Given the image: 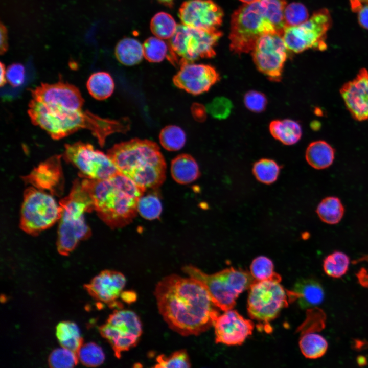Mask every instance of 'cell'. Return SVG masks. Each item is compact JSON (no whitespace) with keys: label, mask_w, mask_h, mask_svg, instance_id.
Returning a JSON list of instances; mask_svg holds the SVG:
<instances>
[{"label":"cell","mask_w":368,"mask_h":368,"mask_svg":"<svg viewBox=\"0 0 368 368\" xmlns=\"http://www.w3.org/2000/svg\"><path fill=\"white\" fill-rule=\"evenodd\" d=\"M281 280L256 281L251 284L247 299V312L259 321L262 329L271 331L269 323L276 318L289 302L287 290L280 284Z\"/></svg>","instance_id":"obj_9"},{"label":"cell","mask_w":368,"mask_h":368,"mask_svg":"<svg viewBox=\"0 0 368 368\" xmlns=\"http://www.w3.org/2000/svg\"><path fill=\"white\" fill-rule=\"evenodd\" d=\"M144 57L149 62L157 63L167 58L168 45L156 37L148 38L143 44Z\"/></svg>","instance_id":"obj_39"},{"label":"cell","mask_w":368,"mask_h":368,"mask_svg":"<svg viewBox=\"0 0 368 368\" xmlns=\"http://www.w3.org/2000/svg\"><path fill=\"white\" fill-rule=\"evenodd\" d=\"M274 33L277 32L265 15L259 0L245 4L232 15L230 49L238 54L249 53L253 50L262 36Z\"/></svg>","instance_id":"obj_7"},{"label":"cell","mask_w":368,"mask_h":368,"mask_svg":"<svg viewBox=\"0 0 368 368\" xmlns=\"http://www.w3.org/2000/svg\"><path fill=\"white\" fill-rule=\"evenodd\" d=\"M77 353L63 347L54 349L48 358L49 365L54 368L73 367L78 361Z\"/></svg>","instance_id":"obj_40"},{"label":"cell","mask_w":368,"mask_h":368,"mask_svg":"<svg viewBox=\"0 0 368 368\" xmlns=\"http://www.w3.org/2000/svg\"><path fill=\"white\" fill-rule=\"evenodd\" d=\"M265 15L274 27L277 33L283 34L285 23L284 10L287 5L285 0H259Z\"/></svg>","instance_id":"obj_32"},{"label":"cell","mask_w":368,"mask_h":368,"mask_svg":"<svg viewBox=\"0 0 368 368\" xmlns=\"http://www.w3.org/2000/svg\"><path fill=\"white\" fill-rule=\"evenodd\" d=\"M283 35L269 33L262 36L251 51L257 68L271 81H279L287 57Z\"/></svg>","instance_id":"obj_14"},{"label":"cell","mask_w":368,"mask_h":368,"mask_svg":"<svg viewBox=\"0 0 368 368\" xmlns=\"http://www.w3.org/2000/svg\"><path fill=\"white\" fill-rule=\"evenodd\" d=\"M305 157L307 163L312 167L316 169H324L332 164L334 159V150L325 141H314L308 146Z\"/></svg>","instance_id":"obj_25"},{"label":"cell","mask_w":368,"mask_h":368,"mask_svg":"<svg viewBox=\"0 0 368 368\" xmlns=\"http://www.w3.org/2000/svg\"><path fill=\"white\" fill-rule=\"evenodd\" d=\"M219 79V74L213 66L193 62L181 65L173 82L179 89L198 95L208 91Z\"/></svg>","instance_id":"obj_16"},{"label":"cell","mask_w":368,"mask_h":368,"mask_svg":"<svg viewBox=\"0 0 368 368\" xmlns=\"http://www.w3.org/2000/svg\"><path fill=\"white\" fill-rule=\"evenodd\" d=\"M1 53H5L8 49L7 32L6 28L3 24L1 25V39H0Z\"/></svg>","instance_id":"obj_48"},{"label":"cell","mask_w":368,"mask_h":368,"mask_svg":"<svg viewBox=\"0 0 368 368\" xmlns=\"http://www.w3.org/2000/svg\"><path fill=\"white\" fill-rule=\"evenodd\" d=\"M219 30L205 31L178 24L168 42L167 59L174 65L193 63L216 55L215 47L222 36Z\"/></svg>","instance_id":"obj_8"},{"label":"cell","mask_w":368,"mask_h":368,"mask_svg":"<svg viewBox=\"0 0 368 368\" xmlns=\"http://www.w3.org/2000/svg\"><path fill=\"white\" fill-rule=\"evenodd\" d=\"M62 156L86 178L103 180L119 173L107 154L96 150L89 143L79 141L65 144Z\"/></svg>","instance_id":"obj_13"},{"label":"cell","mask_w":368,"mask_h":368,"mask_svg":"<svg viewBox=\"0 0 368 368\" xmlns=\"http://www.w3.org/2000/svg\"><path fill=\"white\" fill-rule=\"evenodd\" d=\"M114 54L122 64L134 65L139 63L144 57L143 45L136 39L124 38L117 44Z\"/></svg>","instance_id":"obj_26"},{"label":"cell","mask_w":368,"mask_h":368,"mask_svg":"<svg viewBox=\"0 0 368 368\" xmlns=\"http://www.w3.org/2000/svg\"><path fill=\"white\" fill-rule=\"evenodd\" d=\"M81 181L94 211L111 228L123 227L136 216L139 201L146 191L124 175L119 172L103 180L86 178Z\"/></svg>","instance_id":"obj_3"},{"label":"cell","mask_w":368,"mask_h":368,"mask_svg":"<svg viewBox=\"0 0 368 368\" xmlns=\"http://www.w3.org/2000/svg\"><path fill=\"white\" fill-rule=\"evenodd\" d=\"M99 332L110 343L118 358L122 352L134 347L142 335V324L139 316L130 310L118 309L111 313Z\"/></svg>","instance_id":"obj_12"},{"label":"cell","mask_w":368,"mask_h":368,"mask_svg":"<svg viewBox=\"0 0 368 368\" xmlns=\"http://www.w3.org/2000/svg\"><path fill=\"white\" fill-rule=\"evenodd\" d=\"M244 103L249 110L260 113L263 111L266 107L267 100L262 93L255 90H249L244 96Z\"/></svg>","instance_id":"obj_44"},{"label":"cell","mask_w":368,"mask_h":368,"mask_svg":"<svg viewBox=\"0 0 368 368\" xmlns=\"http://www.w3.org/2000/svg\"><path fill=\"white\" fill-rule=\"evenodd\" d=\"M332 19L327 9L314 12L302 24L284 28L283 37L288 49L300 53L309 49L324 51L327 48V33Z\"/></svg>","instance_id":"obj_11"},{"label":"cell","mask_w":368,"mask_h":368,"mask_svg":"<svg viewBox=\"0 0 368 368\" xmlns=\"http://www.w3.org/2000/svg\"><path fill=\"white\" fill-rule=\"evenodd\" d=\"M240 1L245 3V4H249L253 2H255L256 1H257L258 0H240Z\"/></svg>","instance_id":"obj_54"},{"label":"cell","mask_w":368,"mask_h":368,"mask_svg":"<svg viewBox=\"0 0 368 368\" xmlns=\"http://www.w3.org/2000/svg\"><path fill=\"white\" fill-rule=\"evenodd\" d=\"M250 273L256 281L271 279L282 280L281 277L274 271L271 260L265 256H259L253 260L250 266Z\"/></svg>","instance_id":"obj_36"},{"label":"cell","mask_w":368,"mask_h":368,"mask_svg":"<svg viewBox=\"0 0 368 368\" xmlns=\"http://www.w3.org/2000/svg\"><path fill=\"white\" fill-rule=\"evenodd\" d=\"M159 3L169 8H172L174 5V0H156Z\"/></svg>","instance_id":"obj_53"},{"label":"cell","mask_w":368,"mask_h":368,"mask_svg":"<svg viewBox=\"0 0 368 368\" xmlns=\"http://www.w3.org/2000/svg\"><path fill=\"white\" fill-rule=\"evenodd\" d=\"M290 300H297L299 306L303 309L320 305L325 297V292L321 284L312 278H301L294 284L292 291H288Z\"/></svg>","instance_id":"obj_22"},{"label":"cell","mask_w":368,"mask_h":368,"mask_svg":"<svg viewBox=\"0 0 368 368\" xmlns=\"http://www.w3.org/2000/svg\"><path fill=\"white\" fill-rule=\"evenodd\" d=\"M160 314L169 327L182 336L198 335L214 326L219 315L204 286L176 274L167 275L154 290Z\"/></svg>","instance_id":"obj_1"},{"label":"cell","mask_w":368,"mask_h":368,"mask_svg":"<svg viewBox=\"0 0 368 368\" xmlns=\"http://www.w3.org/2000/svg\"><path fill=\"white\" fill-rule=\"evenodd\" d=\"M77 354L80 361L86 366H98L105 360V354L102 349L95 342L83 343L77 352Z\"/></svg>","instance_id":"obj_37"},{"label":"cell","mask_w":368,"mask_h":368,"mask_svg":"<svg viewBox=\"0 0 368 368\" xmlns=\"http://www.w3.org/2000/svg\"><path fill=\"white\" fill-rule=\"evenodd\" d=\"M350 258L346 254L335 251L328 255L324 260L323 269L328 276L339 278L348 270Z\"/></svg>","instance_id":"obj_33"},{"label":"cell","mask_w":368,"mask_h":368,"mask_svg":"<svg viewBox=\"0 0 368 368\" xmlns=\"http://www.w3.org/2000/svg\"><path fill=\"white\" fill-rule=\"evenodd\" d=\"M182 270L202 284L215 305L224 311L232 309L239 295L255 280L250 272L232 267L213 274L206 273L190 265L184 266Z\"/></svg>","instance_id":"obj_6"},{"label":"cell","mask_w":368,"mask_h":368,"mask_svg":"<svg viewBox=\"0 0 368 368\" xmlns=\"http://www.w3.org/2000/svg\"><path fill=\"white\" fill-rule=\"evenodd\" d=\"M358 13V19L360 25L368 29V4L362 6Z\"/></svg>","instance_id":"obj_47"},{"label":"cell","mask_w":368,"mask_h":368,"mask_svg":"<svg viewBox=\"0 0 368 368\" xmlns=\"http://www.w3.org/2000/svg\"><path fill=\"white\" fill-rule=\"evenodd\" d=\"M32 99L41 103L65 108L82 109L84 100L79 89L63 81L41 83L31 90Z\"/></svg>","instance_id":"obj_17"},{"label":"cell","mask_w":368,"mask_h":368,"mask_svg":"<svg viewBox=\"0 0 368 368\" xmlns=\"http://www.w3.org/2000/svg\"><path fill=\"white\" fill-rule=\"evenodd\" d=\"M349 2L354 12H358L363 5L368 4V0H349Z\"/></svg>","instance_id":"obj_50"},{"label":"cell","mask_w":368,"mask_h":368,"mask_svg":"<svg viewBox=\"0 0 368 368\" xmlns=\"http://www.w3.org/2000/svg\"><path fill=\"white\" fill-rule=\"evenodd\" d=\"M28 113L32 123L58 140L80 129L89 130L103 147L106 138L116 133H125L130 129L129 120L101 118L83 109L74 110L38 102L30 101Z\"/></svg>","instance_id":"obj_2"},{"label":"cell","mask_w":368,"mask_h":368,"mask_svg":"<svg viewBox=\"0 0 368 368\" xmlns=\"http://www.w3.org/2000/svg\"><path fill=\"white\" fill-rule=\"evenodd\" d=\"M344 209L340 200L334 196L323 199L316 208L320 219L329 224H336L342 219Z\"/></svg>","instance_id":"obj_30"},{"label":"cell","mask_w":368,"mask_h":368,"mask_svg":"<svg viewBox=\"0 0 368 368\" xmlns=\"http://www.w3.org/2000/svg\"><path fill=\"white\" fill-rule=\"evenodd\" d=\"M357 276L360 284L368 288V270L362 268L357 273Z\"/></svg>","instance_id":"obj_49"},{"label":"cell","mask_w":368,"mask_h":368,"mask_svg":"<svg viewBox=\"0 0 368 368\" xmlns=\"http://www.w3.org/2000/svg\"><path fill=\"white\" fill-rule=\"evenodd\" d=\"M144 194L138 202V213L147 220L157 219L162 212V205L159 197L155 193Z\"/></svg>","instance_id":"obj_38"},{"label":"cell","mask_w":368,"mask_h":368,"mask_svg":"<svg viewBox=\"0 0 368 368\" xmlns=\"http://www.w3.org/2000/svg\"><path fill=\"white\" fill-rule=\"evenodd\" d=\"M272 136L286 145L296 143L301 139L302 130L300 124L291 119L275 120L269 124Z\"/></svg>","instance_id":"obj_24"},{"label":"cell","mask_w":368,"mask_h":368,"mask_svg":"<svg viewBox=\"0 0 368 368\" xmlns=\"http://www.w3.org/2000/svg\"><path fill=\"white\" fill-rule=\"evenodd\" d=\"M57 248L58 252L66 256L80 241L89 238L90 229L86 223L84 214L94 210L92 199L81 180H74L68 195L59 201Z\"/></svg>","instance_id":"obj_5"},{"label":"cell","mask_w":368,"mask_h":368,"mask_svg":"<svg viewBox=\"0 0 368 368\" xmlns=\"http://www.w3.org/2000/svg\"><path fill=\"white\" fill-rule=\"evenodd\" d=\"M223 15L220 7L212 0H187L178 11L181 24L210 31L218 30Z\"/></svg>","instance_id":"obj_15"},{"label":"cell","mask_w":368,"mask_h":368,"mask_svg":"<svg viewBox=\"0 0 368 368\" xmlns=\"http://www.w3.org/2000/svg\"><path fill=\"white\" fill-rule=\"evenodd\" d=\"M206 108L202 105L194 103L192 107L194 117L199 121H203L206 118Z\"/></svg>","instance_id":"obj_46"},{"label":"cell","mask_w":368,"mask_h":368,"mask_svg":"<svg viewBox=\"0 0 368 368\" xmlns=\"http://www.w3.org/2000/svg\"><path fill=\"white\" fill-rule=\"evenodd\" d=\"M126 283L124 275L117 271L105 270L95 277L84 287L95 300L119 309L122 305L117 302Z\"/></svg>","instance_id":"obj_19"},{"label":"cell","mask_w":368,"mask_h":368,"mask_svg":"<svg viewBox=\"0 0 368 368\" xmlns=\"http://www.w3.org/2000/svg\"><path fill=\"white\" fill-rule=\"evenodd\" d=\"M161 145L167 150L175 151L185 145L186 136L183 130L176 125H168L163 128L159 135Z\"/></svg>","instance_id":"obj_34"},{"label":"cell","mask_w":368,"mask_h":368,"mask_svg":"<svg viewBox=\"0 0 368 368\" xmlns=\"http://www.w3.org/2000/svg\"><path fill=\"white\" fill-rule=\"evenodd\" d=\"M308 12L306 7L300 3H292L286 5L284 10L285 27L295 26L308 19Z\"/></svg>","instance_id":"obj_42"},{"label":"cell","mask_w":368,"mask_h":368,"mask_svg":"<svg viewBox=\"0 0 368 368\" xmlns=\"http://www.w3.org/2000/svg\"><path fill=\"white\" fill-rule=\"evenodd\" d=\"M107 154L120 173L145 191L158 188L165 180V160L153 141L133 139L114 145Z\"/></svg>","instance_id":"obj_4"},{"label":"cell","mask_w":368,"mask_h":368,"mask_svg":"<svg viewBox=\"0 0 368 368\" xmlns=\"http://www.w3.org/2000/svg\"><path fill=\"white\" fill-rule=\"evenodd\" d=\"M121 297L125 303H130L135 301L136 298V295L134 292L124 291L122 293Z\"/></svg>","instance_id":"obj_51"},{"label":"cell","mask_w":368,"mask_h":368,"mask_svg":"<svg viewBox=\"0 0 368 368\" xmlns=\"http://www.w3.org/2000/svg\"><path fill=\"white\" fill-rule=\"evenodd\" d=\"M280 167L274 160L262 158L254 164L252 172L260 182L267 185L274 182L279 175Z\"/></svg>","instance_id":"obj_35"},{"label":"cell","mask_w":368,"mask_h":368,"mask_svg":"<svg viewBox=\"0 0 368 368\" xmlns=\"http://www.w3.org/2000/svg\"><path fill=\"white\" fill-rule=\"evenodd\" d=\"M214 327L216 343L238 346L252 334L254 324L236 310L231 309L218 316Z\"/></svg>","instance_id":"obj_18"},{"label":"cell","mask_w":368,"mask_h":368,"mask_svg":"<svg viewBox=\"0 0 368 368\" xmlns=\"http://www.w3.org/2000/svg\"><path fill=\"white\" fill-rule=\"evenodd\" d=\"M7 81L13 87L21 85L25 81V69L20 63H13L6 70Z\"/></svg>","instance_id":"obj_45"},{"label":"cell","mask_w":368,"mask_h":368,"mask_svg":"<svg viewBox=\"0 0 368 368\" xmlns=\"http://www.w3.org/2000/svg\"><path fill=\"white\" fill-rule=\"evenodd\" d=\"M191 363L185 349L175 351L168 356L161 354L156 358V364L153 367H190Z\"/></svg>","instance_id":"obj_41"},{"label":"cell","mask_w":368,"mask_h":368,"mask_svg":"<svg viewBox=\"0 0 368 368\" xmlns=\"http://www.w3.org/2000/svg\"><path fill=\"white\" fill-rule=\"evenodd\" d=\"M6 70L5 65L3 63H1V86H3L7 82L6 77Z\"/></svg>","instance_id":"obj_52"},{"label":"cell","mask_w":368,"mask_h":368,"mask_svg":"<svg viewBox=\"0 0 368 368\" xmlns=\"http://www.w3.org/2000/svg\"><path fill=\"white\" fill-rule=\"evenodd\" d=\"M233 105L232 101L224 97L214 98L206 107V111L213 118L219 120L225 119L230 114Z\"/></svg>","instance_id":"obj_43"},{"label":"cell","mask_w":368,"mask_h":368,"mask_svg":"<svg viewBox=\"0 0 368 368\" xmlns=\"http://www.w3.org/2000/svg\"><path fill=\"white\" fill-rule=\"evenodd\" d=\"M340 94L353 117L358 121L368 120V71L360 70L356 77L346 83Z\"/></svg>","instance_id":"obj_20"},{"label":"cell","mask_w":368,"mask_h":368,"mask_svg":"<svg viewBox=\"0 0 368 368\" xmlns=\"http://www.w3.org/2000/svg\"><path fill=\"white\" fill-rule=\"evenodd\" d=\"M60 214V205L52 195L30 187L24 194L20 228L27 234L36 236L59 221Z\"/></svg>","instance_id":"obj_10"},{"label":"cell","mask_w":368,"mask_h":368,"mask_svg":"<svg viewBox=\"0 0 368 368\" xmlns=\"http://www.w3.org/2000/svg\"><path fill=\"white\" fill-rule=\"evenodd\" d=\"M326 339L314 333L303 335L299 341V347L303 355L307 358L315 359L324 356L328 349Z\"/></svg>","instance_id":"obj_29"},{"label":"cell","mask_w":368,"mask_h":368,"mask_svg":"<svg viewBox=\"0 0 368 368\" xmlns=\"http://www.w3.org/2000/svg\"><path fill=\"white\" fill-rule=\"evenodd\" d=\"M170 172L173 179L178 183H190L200 176L198 165L195 159L188 154H181L171 161Z\"/></svg>","instance_id":"obj_23"},{"label":"cell","mask_w":368,"mask_h":368,"mask_svg":"<svg viewBox=\"0 0 368 368\" xmlns=\"http://www.w3.org/2000/svg\"><path fill=\"white\" fill-rule=\"evenodd\" d=\"M177 25L173 17L165 12L155 14L150 21V30L153 34L162 39H170L174 34Z\"/></svg>","instance_id":"obj_31"},{"label":"cell","mask_w":368,"mask_h":368,"mask_svg":"<svg viewBox=\"0 0 368 368\" xmlns=\"http://www.w3.org/2000/svg\"><path fill=\"white\" fill-rule=\"evenodd\" d=\"M86 87L89 94L95 99L103 100L112 94L114 83L111 75L107 72H98L89 77Z\"/></svg>","instance_id":"obj_27"},{"label":"cell","mask_w":368,"mask_h":368,"mask_svg":"<svg viewBox=\"0 0 368 368\" xmlns=\"http://www.w3.org/2000/svg\"><path fill=\"white\" fill-rule=\"evenodd\" d=\"M62 155H54L40 163L27 176L26 181L35 188L49 190L52 194H57L61 190L63 175L61 164Z\"/></svg>","instance_id":"obj_21"},{"label":"cell","mask_w":368,"mask_h":368,"mask_svg":"<svg viewBox=\"0 0 368 368\" xmlns=\"http://www.w3.org/2000/svg\"><path fill=\"white\" fill-rule=\"evenodd\" d=\"M56 335L61 347L76 353L83 343L79 328L74 322H60L56 328Z\"/></svg>","instance_id":"obj_28"}]
</instances>
